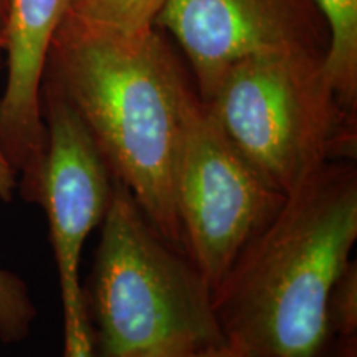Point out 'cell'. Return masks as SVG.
<instances>
[{"label":"cell","mask_w":357,"mask_h":357,"mask_svg":"<svg viewBox=\"0 0 357 357\" xmlns=\"http://www.w3.org/2000/svg\"><path fill=\"white\" fill-rule=\"evenodd\" d=\"M43 78L77 111L113 177L184 252L174 178L187 114L200 96L171 45L155 29L126 35L63 17Z\"/></svg>","instance_id":"1"},{"label":"cell","mask_w":357,"mask_h":357,"mask_svg":"<svg viewBox=\"0 0 357 357\" xmlns=\"http://www.w3.org/2000/svg\"><path fill=\"white\" fill-rule=\"evenodd\" d=\"M357 240L356 160H334L287 195L213 293L243 357H333L328 303Z\"/></svg>","instance_id":"2"},{"label":"cell","mask_w":357,"mask_h":357,"mask_svg":"<svg viewBox=\"0 0 357 357\" xmlns=\"http://www.w3.org/2000/svg\"><path fill=\"white\" fill-rule=\"evenodd\" d=\"M83 291L95 357H155L227 344L207 281L118 178Z\"/></svg>","instance_id":"3"},{"label":"cell","mask_w":357,"mask_h":357,"mask_svg":"<svg viewBox=\"0 0 357 357\" xmlns=\"http://www.w3.org/2000/svg\"><path fill=\"white\" fill-rule=\"evenodd\" d=\"M323 50L281 48L236 61L205 108L263 181L289 195L334 160H356L357 118L339 105Z\"/></svg>","instance_id":"4"},{"label":"cell","mask_w":357,"mask_h":357,"mask_svg":"<svg viewBox=\"0 0 357 357\" xmlns=\"http://www.w3.org/2000/svg\"><path fill=\"white\" fill-rule=\"evenodd\" d=\"M284 200L231 146L199 98L178 151L174 208L185 255L212 294Z\"/></svg>","instance_id":"5"},{"label":"cell","mask_w":357,"mask_h":357,"mask_svg":"<svg viewBox=\"0 0 357 357\" xmlns=\"http://www.w3.org/2000/svg\"><path fill=\"white\" fill-rule=\"evenodd\" d=\"M47 129L40 202L47 213L63 310V357H95L79 275L83 247L108 211L113 174L73 106L43 78Z\"/></svg>","instance_id":"6"},{"label":"cell","mask_w":357,"mask_h":357,"mask_svg":"<svg viewBox=\"0 0 357 357\" xmlns=\"http://www.w3.org/2000/svg\"><path fill=\"white\" fill-rule=\"evenodd\" d=\"M155 25L181 45L202 101L243 58L329 40L314 0H167Z\"/></svg>","instance_id":"7"},{"label":"cell","mask_w":357,"mask_h":357,"mask_svg":"<svg viewBox=\"0 0 357 357\" xmlns=\"http://www.w3.org/2000/svg\"><path fill=\"white\" fill-rule=\"evenodd\" d=\"M66 12V0H10L2 32L7 82L0 96V147L17 176V190L38 204L47 129L42 84L48 52Z\"/></svg>","instance_id":"8"},{"label":"cell","mask_w":357,"mask_h":357,"mask_svg":"<svg viewBox=\"0 0 357 357\" xmlns=\"http://www.w3.org/2000/svg\"><path fill=\"white\" fill-rule=\"evenodd\" d=\"M328 26L323 68L339 105L357 116V0H314Z\"/></svg>","instance_id":"9"},{"label":"cell","mask_w":357,"mask_h":357,"mask_svg":"<svg viewBox=\"0 0 357 357\" xmlns=\"http://www.w3.org/2000/svg\"><path fill=\"white\" fill-rule=\"evenodd\" d=\"M167 0H66L65 17L118 33H144L155 26V19Z\"/></svg>","instance_id":"10"},{"label":"cell","mask_w":357,"mask_h":357,"mask_svg":"<svg viewBox=\"0 0 357 357\" xmlns=\"http://www.w3.org/2000/svg\"><path fill=\"white\" fill-rule=\"evenodd\" d=\"M333 357H357V266L352 260L328 303Z\"/></svg>","instance_id":"11"},{"label":"cell","mask_w":357,"mask_h":357,"mask_svg":"<svg viewBox=\"0 0 357 357\" xmlns=\"http://www.w3.org/2000/svg\"><path fill=\"white\" fill-rule=\"evenodd\" d=\"M37 319V307L25 281L0 266V341H24Z\"/></svg>","instance_id":"12"},{"label":"cell","mask_w":357,"mask_h":357,"mask_svg":"<svg viewBox=\"0 0 357 357\" xmlns=\"http://www.w3.org/2000/svg\"><path fill=\"white\" fill-rule=\"evenodd\" d=\"M17 190V176L8 162V159L3 154L2 147H0V200L2 202H12L13 195Z\"/></svg>","instance_id":"13"},{"label":"cell","mask_w":357,"mask_h":357,"mask_svg":"<svg viewBox=\"0 0 357 357\" xmlns=\"http://www.w3.org/2000/svg\"><path fill=\"white\" fill-rule=\"evenodd\" d=\"M155 357H243L238 351L229 344L207 347V349H195L184 352H172V354L155 356Z\"/></svg>","instance_id":"14"},{"label":"cell","mask_w":357,"mask_h":357,"mask_svg":"<svg viewBox=\"0 0 357 357\" xmlns=\"http://www.w3.org/2000/svg\"><path fill=\"white\" fill-rule=\"evenodd\" d=\"M8 2H10V0H0V33L3 32V25H6Z\"/></svg>","instance_id":"15"},{"label":"cell","mask_w":357,"mask_h":357,"mask_svg":"<svg viewBox=\"0 0 357 357\" xmlns=\"http://www.w3.org/2000/svg\"><path fill=\"white\" fill-rule=\"evenodd\" d=\"M2 45H3V42H2V33H0V48H2Z\"/></svg>","instance_id":"16"}]
</instances>
